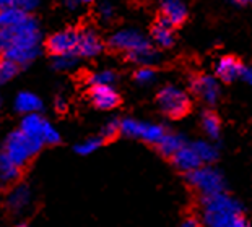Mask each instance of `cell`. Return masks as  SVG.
<instances>
[{
  "label": "cell",
  "instance_id": "obj_1",
  "mask_svg": "<svg viewBox=\"0 0 252 227\" xmlns=\"http://www.w3.org/2000/svg\"><path fill=\"white\" fill-rule=\"evenodd\" d=\"M39 25L33 16L13 28L0 29V54L18 65H28L39 54Z\"/></svg>",
  "mask_w": 252,
  "mask_h": 227
},
{
  "label": "cell",
  "instance_id": "obj_2",
  "mask_svg": "<svg viewBox=\"0 0 252 227\" xmlns=\"http://www.w3.org/2000/svg\"><path fill=\"white\" fill-rule=\"evenodd\" d=\"M202 213L207 227H243L248 224L241 204L224 192L202 197Z\"/></svg>",
  "mask_w": 252,
  "mask_h": 227
},
{
  "label": "cell",
  "instance_id": "obj_3",
  "mask_svg": "<svg viewBox=\"0 0 252 227\" xmlns=\"http://www.w3.org/2000/svg\"><path fill=\"white\" fill-rule=\"evenodd\" d=\"M41 148H42V143L39 140L26 137L21 130H17V132L10 133L7 140H5L3 153L17 166L23 167L25 164H28L34 154L39 153Z\"/></svg>",
  "mask_w": 252,
  "mask_h": 227
},
{
  "label": "cell",
  "instance_id": "obj_4",
  "mask_svg": "<svg viewBox=\"0 0 252 227\" xmlns=\"http://www.w3.org/2000/svg\"><path fill=\"white\" fill-rule=\"evenodd\" d=\"M159 109L169 118H182L190 111V97L178 86H164L157 96Z\"/></svg>",
  "mask_w": 252,
  "mask_h": 227
},
{
  "label": "cell",
  "instance_id": "obj_5",
  "mask_svg": "<svg viewBox=\"0 0 252 227\" xmlns=\"http://www.w3.org/2000/svg\"><path fill=\"white\" fill-rule=\"evenodd\" d=\"M187 180L202 197H210L224 192V178L217 169L208 166H200L198 169L187 174Z\"/></svg>",
  "mask_w": 252,
  "mask_h": 227
},
{
  "label": "cell",
  "instance_id": "obj_6",
  "mask_svg": "<svg viewBox=\"0 0 252 227\" xmlns=\"http://www.w3.org/2000/svg\"><path fill=\"white\" fill-rule=\"evenodd\" d=\"M121 133L128 138L142 140L145 143L158 144L166 135V130L157 123L140 122L135 118H124V120H121Z\"/></svg>",
  "mask_w": 252,
  "mask_h": 227
},
{
  "label": "cell",
  "instance_id": "obj_7",
  "mask_svg": "<svg viewBox=\"0 0 252 227\" xmlns=\"http://www.w3.org/2000/svg\"><path fill=\"white\" fill-rule=\"evenodd\" d=\"M108 44L111 49H114V51H121L126 54H132V52L142 51V49L152 47V42H150L142 32H138L135 29H121L114 32V34L109 37Z\"/></svg>",
  "mask_w": 252,
  "mask_h": 227
},
{
  "label": "cell",
  "instance_id": "obj_8",
  "mask_svg": "<svg viewBox=\"0 0 252 227\" xmlns=\"http://www.w3.org/2000/svg\"><path fill=\"white\" fill-rule=\"evenodd\" d=\"M190 88L194 91V94L200 97L208 106L217 104L220 94H221L218 80L210 77V75H197V77H194L190 81Z\"/></svg>",
  "mask_w": 252,
  "mask_h": 227
},
{
  "label": "cell",
  "instance_id": "obj_9",
  "mask_svg": "<svg viewBox=\"0 0 252 227\" xmlns=\"http://www.w3.org/2000/svg\"><path fill=\"white\" fill-rule=\"evenodd\" d=\"M103 41L101 37L96 34V31L85 28L77 31V47H75V56L90 58L96 57L98 54L103 51Z\"/></svg>",
  "mask_w": 252,
  "mask_h": 227
},
{
  "label": "cell",
  "instance_id": "obj_10",
  "mask_svg": "<svg viewBox=\"0 0 252 227\" xmlns=\"http://www.w3.org/2000/svg\"><path fill=\"white\" fill-rule=\"evenodd\" d=\"M46 47L54 57L75 54V47H77V29H63L54 32L47 39Z\"/></svg>",
  "mask_w": 252,
  "mask_h": 227
},
{
  "label": "cell",
  "instance_id": "obj_11",
  "mask_svg": "<svg viewBox=\"0 0 252 227\" xmlns=\"http://www.w3.org/2000/svg\"><path fill=\"white\" fill-rule=\"evenodd\" d=\"M244 65L239 60L238 57L234 56H224L218 60L215 65V73L217 78L223 83H233L238 78H241V73H243Z\"/></svg>",
  "mask_w": 252,
  "mask_h": 227
},
{
  "label": "cell",
  "instance_id": "obj_12",
  "mask_svg": "<svg viewBox=\"0 0 252 227\" xmlns=\"http://www.w3.org/2000/svg\"><path fill=\"white\" fill-rule=\"evenodd\" d=\"M90 99L94 107L103 111L114 109L121 102L119 94H117V91L112 86H91Z\"/></svg>",
  "mask_w": 252,
  "mask_h": 227
},
{
  "label": "cell",
  "instance_id": "obj_13",
  "mask_svg": "<svg viewBox=\"0 0 252 227\" xmlns=\"http://www.w3.org/2000/svg\"><path fill=\"white\" fill-rule=\"evenodd\" d=\"M173 28L184 25L187 20V8L182 0H161V15Z\"/></svg>",
  "mask_w": 252,
  "mask_h": 227
},
{
  "label": "cell",
  "instance_id": "obj_14",
  "mask_svg": "<svg viewBox=\"0 0 252 227\" xmlns=\"http://www.w3.org/2000/svg\"><path fill=\"white\" fill-rule=\"evenodd\" d=\"M171 159H173L174 166L178 167L179 170L186 172V174H189V172L195 170L202 166V161L198 159L197 153L192 149L190 144H184Z\"/></svg>",
  "mask_w": 252,
  "mask_h": 227
},
{
  "label": "cell",
  "instance_id": "obj_15",
  "mask_svg": "<svg viewBox=\"0 0 252 227\" xmlns=\"http://www.w3.org/2000/svg\"><path fill=\"white\" fill-rule=\"evenodd\" d=\"M173 26H171L168 21H166L163 16L155 21L153 28H152V39L157 46L159 47H173L174 44V32H173Z\"/></svg>",
  "mask_w": 252,
  "mask_h": 227
},
{
  "label": "cell",
  "instance_id": "obj_16",
  "mask_svg": "<svg viewBox=\"0 0 252 227\" xmlns=\"http://www.w3.org/2000/svg\"><path fill=\"white\" fill-rule=\"evenodd\" d=\"M46 123H47V120L42 118L39 114H28V115H25L23 120H21L20 130L26 135V137L39 140V142L44 144V142H42V133H44Z\"/></svg>",
  "mask_w": 252,
  "mask_h": 227
},
{
  "label": "cell",
  "instance_id": "obj_17",
  "mask_svg": "<svg viewBox=\"0 0 252 227\" xmlns=\"http://www.w3.org/2000/svg\"><path fill=\"white\" fill-rule=\"evenodd\" d=\"M42 107V101L41 97L30 93V91H21V93L15 97V109L23 115H28V114H37V111H41Z\"/></svg>",
  "mask_w": 252,
  "mask_h": 227
},
{
  "label": "cell",
  "instance_id": "obj_18",
  "mask_svg": "<svg viewBox=\"0 0 252 227\" xmlns=\"http://www.w3.org/2000/svg\"><path fill=\"white\" fill-rule=\"evenodd\" d=\"M31 203V192L28 187L18 185L15 187L7 197V206L13 211V213H21L30 206Z\"/></svg>",
  "mask_w": 252,
  "mask_h": 227
},
{
  "label": "cell",
  "instance_id": "obj_19",
  "mask_svg": "<svg viewBox=\"0 0 252 227\" xmlns=\"http://www.w3.org/2000/svg\"><path fill=\"white\" fill-rule=\"evenodd\" d=\"M28 13L25 10H21L18 5L15 7H8V8H2L0 10V29H7V28H13L20 23L28 18Z\"/></svg>",
  "mask_w": 252,
  "mask_h": 227
},
{
  "label": "cell",
  "instance_id": "obj_20",
  "mask_svg": "<svg viewBox=\"0 0 252 227\" xmlns=\"http://www.w3.org/2000/svg\"><path fill=\"white\" fill-rule=\"evenodd\" d=\"M184 144H186L184 138H182L181 135L166 132V135L161 138V142H159L157 146H158V151L163 156H166V158H173Z\"/></svg>",
  "mask_w": 252,
  "mask_h": 227
},
{
  "label": "cell",
  "instance_id": "obj_21",
  "mask_svg": "<svg viewBox=\"0 0 252 227\" xmlns=\"http://www.w3.org/2000/svg\"><path fill=\"white\" fill-rule=\"evenodd\" d=\"M20 169L21 167L15 164L3 151L0 153V182L2 183L15 182L20 177Z\"/></svg>",
  "mask_w": 252,
  "mask_h": 227
},
{
  "label": "cell",
  "instance_id": "obj_22",
  "mask_svg": "<svg viewBox=\"0 0 252 227\" xmlns=\"http://www.w3.org/2000/svg\"><path fill=\"white\" fill-rule=\"evenodd\" d=\"M127 58L133 63L140 65V67H152L153 63H157L159 60V54L152 46L148 49H142V51L127 54Z\"/></svg>",
  "mask_w": 252,
  "mask_h": 227
},
{
  "label": "cell",
  "instance_id": "obj_23",
  "mask_svg": "<svg viewBox=\"0 0 252 227\" xmlns=\"http://www.w3.org/2000/svg\"><path fill=\"white\" fill-rule=\"evenodd\" d=\"M202 127H203V132H205L212 140L220 138V133H221V123H220V118L215 112H212V111L203 112Z\"/></svg>",
  "mask_w": 252,
  "mask_h": 227
},
{
  "label": "cell",
  "instance_id": "obj_24",
  "mask_svg": "<svg viewBox=\"0 0 252 227\" xmlns=\"http://www.w3.org/2000/svg\"><path fill=\"white\" fill-rule=\"evenodd\" d=\"M192 149L195 151L198 159L202 161V164H212L213 161L218 158V151L213 144L208 142H195L192 143Z\"/></svg>",
  "mask_w": 252,
  "mask_h": 227
},
{
  "label": "cell",
  "instance_id": "obj_25",
  "mask_svg": "<svg viewBox=\"0 0 252 227\" xmlns=\"http://www.w3.org/2000/svg\"><path fill=\"white\" fill-rule=\"evenodd\" d=\"M116 73L112 70H99V72L91 73L88 77V83L91 86H112L116 83Z\"/></svg>",
  "mask_w": 252,
  "mask_h": 227
},
{
  "label": "cell",
  "instance_id": "obj_26",
  "mask_svg": "<svg viewBox=\"0 0 252 227\" xmlns=\"http://www.w3.org/2000/svg\"><path fill=\"white\" fill-rule=\"evenodd\" d=\"M18 70H20L18 63H15L13 60L5 58V57L0 58V85H5V83H8L10 80H13L17 77Z\"/></svg>",
  "mask_w": 252,
  "mask_h": 227
},
{
  "label": "cell",
  "instance_id": "obj_27",
  "mask_svg": "<svg viewBox=\"0 0 252 227\" xmlns=\"http://www.w3.org/2000/svg\"><path fill=\"white\" fill-rule=\"evenodd\" d=\"M104 143V140L101 137H93V138H87L85 142L78 143L75 146V151L82 156H88V154H93L94 151H98L101 148V144Z\"/></svg>",
  "mask_w": 252,
  "mask_h": 227
},
{
  "label": "cell",
  "instance_id": "obj_28",
  "mask_svg": "<svg viewBox=\"0 0 252 227\" xmlns=\"http://www.w3.org/2000/svg\"><path fill=\"white\" fill-rule=\"evenodd\" d=\"M54 68L59 72H68L77 65V56L75 54H67V56H56L52 60Z\"/></svg>",
  "mask_w": 252,
  "mask_h": 227
},
{
  "label": "cell",
  "instance_id": "obj_29",
  "mask_svg": "<svg viewBox=\"0 0 252 227\" xmlns=\"http://www.w3.org/2000/svg\"><path fill=\"white\" fill-rule=\"evenodd\" d=\"M119 133H121V120L112 118V120H109L103 127V130H101V138H103V140H112V138H116Z\"/></svg>",
  "mask_w": 252,
  "mask_h": 227
},
{
  "label": "cell",
  "instance_id": "obj_30",
  "mask_svg": "<svg viewBox=\"0 0 252 227\" xmlns=\"http://www.w3.org/2000/svg\"><path fill=\"white\" fill-rule=\"evenodd\" d=\"M133 78L138 85H150L155 80V70L152 67H140L135 72Z\"/></svg>",
  "mask_w": 252,
  "mask_h": 227
},
{
  "label": "cell",
  "instance_id": "obj_31",
  "mask_svg": "<svg viewBox=\"0 0 252 227\" xmlns=\"http://www.w3.org/2000/svg\"><path fill=\"white\" fill-rule=\"evenodd\" d=\"M42 142H44V144H56L61 142V133H59V130L54 125H51L49 122L46 123L44 133H42Z\"/></svg>",
  "mask_w": 252,
  "mask_h": 227
},
{
  "label": "cell",
  "instance_id": "obj_32",
  "mask_svg": "<svg viewBox=\"0 0 252 227\" xmlns=\"http://www.w3.org/2000/svg\"><path fill=\"white\" fill-rule=\"evenodd\" d=\"M41 0H18V7L21 10H25L26 13H30V12H33V10L39 5Z\"/></svg>",
  "mask_w": 252,
  "mask_h": 227
},
{
  "label": "cell",
  "instance_id": "obj_33",
  "mask_svg": "<svg viewBox=\"0 0 252 227\" xmlns=\"http://www.w3.org/2000/svg\"><path fill=\"white\" fill-rule=\"evenodd\" d=\"M99 15L103 16L104 20H111L114 16V8H112L111 3H101L99 5Z\"/></svg>",
  "mask_w": 252,
  "mask_h": 227
},
{
  "label": "cell",
  "instance_id": "obj_34",
  "mask_svg": "<svg viewBox=\"0 0 252 227\" xmlns=\"http://www.w3.org/2000/svg\"><path fill=\"white\" fill-rule=\"evenodd\" d=\"M181 227H202V224L195 216H187V218L181 223Z\"/></svg>",
  "mask_w": 252,
  "mask_h": 227
},
{
  "label": "cell",
  "instance_id": "obj_35",
  "mask_svg": "<svg viewBox=\"0 0 252 227\" xmlns=\"http://www.w3.org/2000/svg\"><path fill=\"white\" fill-rule=\"evenodd\" d=\"M241 78H243L248 85L252 86V65H244L243 73H241Z\"/></svg>",
  "mask_w": 252,
  "mask_h": 227
},
{
  "label": "cell",
  "instance_id": "obj_36",
  "mask_svg": "<svg viewBox=\"0 0 252 227\" xmlns=\"http://www.w3.org/2000/svg\"><path fill=\"white\" fill-rule=\"evenodd\" d=\"M17 3H18V0H0V10L8 8V7H15Z\"/></svg>",
  "mask_w": 252,
  "mask_h": 227
},
{
  "label": "cell",
  "instance_id": "obj_37",
  "mask_svg": "<svg viewBox=\"0 0 252 227\" xmlns=\"http://www.w3.org/2000/svg\"><path fill=\"white\" fill-rule=\"evenodd\" d=\"M56 107H57L59 111H65V109H67V102L63 101L62 97H59L57 102H56Z\"/></svg>",
  "mask_w": 252,
  "mask_h": 227
},
{
  "label": "cell",
  "instance_id": "obj_38",
  "mask_svg": "<svg viewBox=\"0 0 252 227\" xmlns=\"http://www.w3.org/2000/svg\"><path fill=\"white\" fill-rule=\"evenodd\" d=\"M80 3H82V0H67V7L68 8H75Z\"/></svg>",
  "mask_w": 252,
  "mask_h": 227
},
{
  "label": "cell",
  "instance_id": "obj_39",
  "mask_svg": "<svg viewBox=\"0 0 252 227\" xmlns=\"http://www.w3.org/2000/svg\"><path fill=\"white\" fill-rule=\"evenodd\" d=\"M234 3H239V5H244V3H249V0H233Z\"/></svg>",
  "mask_w": 252,
  "mask_h": 227
},
{
  "label": "cell",
  "instance_id": "obj_40",
  "mask_svg": "<svg viewBox=\"0 0 252 227\" xmlns=\"http://www.w3.org/2000/svg\"><path fill=\"white\" fill-rule=\"evenodd\" d=\"M96 0H82V3H93Z\"/></svg>",
  "mask_w": 252,
  "mask_h": 227
},
{
  "label": "cell",
  "instance_id": "obj_41",
  "mask_svg": "<svg viewBox=\"0 0 252 227\" xmlns=\"http://www.w3.org/2000/svg\"><path fill=\"white\" fill-rule=\"evenodd\" d=\"M0 106H2V97H0Z\"/></svg>",
  "mask_w": 252,
  "mask_h": 227
},
{
  "label": "cell",
  "instance_id": "obj_42",
  "mask_svg": "<svg viewBox=\"0 0 252 227\" xmlns=\"http://www.w3.org/2000/svg\"><path fill=\"white\" fill-rule=\"evenodd\" d=\"M15 227H25V226H15Z\"/></svg>",
  "mask_w": 252,
  "mask_h": 227
},
{
  "label": "cell",
  "instance_id": "obj_43",
  "mask_svg": "<svg viewBox=\"0 0 252 227\" xmlns=\"http://www.w3.org/2000/svg\"><path fill=\"white\" fill-rule=\"evenodd\" d=\"M243 227H249V224H246V226H243Z\"/></svg>",
  "mask_w": 252,
  "mask_h": 227
},
{
  "label": "cell",
  "instance_id": "obj_44",
  "mask_svg": "<svg viewBox=\"0 0 252 227\" xmlns=\"http://www.w3.org/2000/svg\"><path fill=\"white\" fill-rule=\"evenodd\" d=\"M249 2H252V0H249Z\"/></svg>",
  "mask_w": 252,
  "mask_h": 227
}]
</instances>
